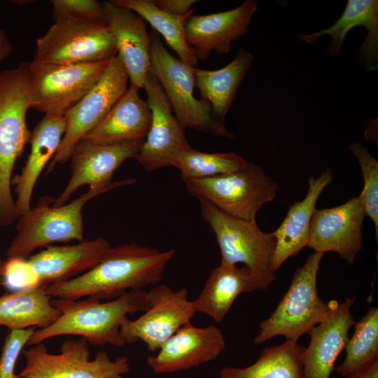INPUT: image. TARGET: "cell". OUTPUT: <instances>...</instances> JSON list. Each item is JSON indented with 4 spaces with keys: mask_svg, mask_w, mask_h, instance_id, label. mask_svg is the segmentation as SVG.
<instances>
[{
    "mask_svg": "<svg viewBox=\"0 0 378 378\" xmlns=\"http://www.w3.org/2000/svg\"><path fill=\"white\" fill-rule=\"evenodd\" d=\"M174 252V249L160 251L135 243L112 247L90 270L52 283L45 290L51 298L111 300L130 290H144L159 283Z\"/></svg>",
    "mask_w": 378,
    "mask_h": 378,
    "instance_id": "cell-1",
    "label": "cell"
},
{
    "mask_svg": "<svg viewBox=\"0 0 378 378\" xmlns=\"http://www.w3.org/2000/svg\"><path fill=\"white\" fill-rule=\"evenodd\" d=\"M51 303L60 312L59 316L50 326L35 330L27 345L70 335L81 336L94 346L108 344L122 347L125 342L120 328L128 320L127 315L144 312L150 307L148 292L144 290H130L104 302L88 298L83 300L56 298Z\"/></svg>",
    "mask_w": 378,
    "mask_h": 378,
    "instance_id": "cell-2",
    "label": "cell"
},
{
    "mask_svg": "<svg viewBox=\"0 0 378 378\" xmlns=\"http://www.w3.org/2000/svg\"><path fill=\"white\" fill-rule=\"evenodd\" d=\"M29 108V63L0 71V226L18 217L11 192L12 173L31 140L27 124Z\"/></svg>",
    "mask_w": 378,
    "mask_h": 378,
    "instance_id": "cell-3",
    "label": "cell"
},
{
    "mask_svg": "<svg viewBox=\"0 0 378 378\" xmlns=\"http://www.w3.org/2000/svg\"><path fill=\"white\" fill-rule=\"evenodd\" d=\"M323 255L319 252L310 254L303 265L296 270L274 312L259 324V332L254 338L255 344H262L277 335L297 342L331 313L338 302H324L318 295L316 287Z\"/></svg>",
    "mask_w": 378,
    "mask_h": 378,
    "instance_id": "cell-4",
    "label": "cell"
},
{
    "mask_svg": "<svg viewBox=\"0 0 378 378\" xmlns=\"http://www.w3.org/2000/svg\"><path fill=\"white\" fill-rule=\"evenodd\" d=\"M108 190L89 187L79 197L61 206L53 205L56 198H40L34 208L17 219V232L6 251L7 258L27 259L36 248L55 242L83 241V208L90 200Z\"/></svg>",
    "mask_w": 378,
    "mask_h": 378,
    "instance_id": "cell-5",
    "label": "cell"
},
{
    "mask_svg": "<svg viewBox=\"0 0 378 378\" xmlns=\"http://www.w3.org/2000/svg\"><path fill=\"white\" fill-rule=\"evenodd\" d=\"M200 212L216 236L221 260L243 263L255 277L259 290L267 289L276 279L272 262L276 237L272 232L260 229L256 220L238 218L199 200Z\"/></svg>",
    "mask_w": 378,
    "mask_h": 378,
    "instance_id": "cell-6",
    "label": "cell"
},
{
    "mask_svg": "<svg viewBox=\"0 0 378 378\" xmlns=\"http://www.w3.org/2000/svg\"><path fill=\"white\" fill-rule=\"evenodd\" d=\"M117 49L107 24L95 20L58 18L36 43L31 62L74 64L110 61Z\"/></svg>",
    "mask_w": 378,
    "mask_h": 378,
    "instance_id": "cell-7",
    "label": "cell"
},
{
    "mask_svg": "<svg viewBox=\"0 0 378 378\" xmlns=\"http://www.w3.org/2000/svg\"><path fill=\"white\" fill-rule=\"evenodd\" d=\"M151 71L161 85L174 115L184 127L232 139L234 135L213 115L210 106L194 96L193 69L166 49L159 34L150 32ZM196 68V67H195Z\"/></svg>",
    "mask_w": 378,
    "mask_h": 378,
    "instance_id": "cell-8",
    "label": "cell"
},
{
    "mask_svg": "<svg viewBox=\"0 0 378 378\" xmlns=\"http://www.w3.org/2000/svg\"><path fill=\"white\" fill-rule=\"evenodd\" d=\"M187 190L223 212L248 220L272 201L278 190L276 183L262 168L248 162L238 171L209 178L183 180Z\"/></svg>",
    "mask_w": 378,
    "mask_h": 378,
    "instance_id": "cell-9",
    "label": "cell"
},
{
    "mask_svg": "<svg viewBox=\"0 0 378 378\" xmlns=\"http://www.w3.org/2000/svg\"><path fill=\"white\" fill-rule=\"evenodd\" d=\"M25 366L16 378H126L130 370L129 357L111 360L106 351L90 360L88 342L84 338L63 342L60 353L52 354L42 344L22 351Z\"/></svg>",
    "mask_w": 378,
    "mask_h": 378,
    "instance_id": "cell-10",
    "label": "cell"
},
{
    "mask_svg": "<svg viewBox=\"0 0 378 378\" xmlns=\"http://www.w3.org/2000/svg\"><path fill=\"white\" fill-rule=\"evenodd\" d=\"M110 61L65 65L29 62L31 108L64 117L95 86Z\"/></svg>",
    "mask_w": 378,
    "mask_h": 378,
    "instance_id": "cell-11",
    "label": "cell"
},
{
    "mask_svg": "<svg viewBox=\"0 0 378 378\" xmlns=\"http://www.w3.org/2000/svg\"><path fill=\"white\" fill-rule=\"evenodd\" d=\"M126 70L116 55L95 86L65 115L66 130L57 153L46 166V175L67 162L76 145L108 113L127 90Z\"/></svg>",
    "mask_w": 378,
    "mask_h": 378,
    "instance_id": "cell-12",
    "label": "cell"
},
{
    "mask_svg": "<svg viewBox=\"0 0 378 378\" xmlns=\"http://www.w3.org/2000/svg\"><path fill=\"white\" fill-rule=\"evenodd\" d=\"M188 292L183 288L174 291L159 284L148 292L149 308L135 320L128 319L120 328L125 344L144 342L151 352L159 350L180 328L190 321L195 312Z\"/></svg>",
    "mask_w": 378,
    "mask_h": 378,
    "instance_id": "cell-13",
    "label": "cell"
},
{
    "mask_svg": "<svg viewBox=\"0 0 378 378\" xmlns=\"http://www.w3.org/2000/svg\"><path fill=\"white\" fill-rule=\"evenodd\" d=\"M141 143L132 142L116 145L99 144L80 141L74 147L71 160V176L54 206H61L70 199L80 186L113 188L131 185L132 178L112 181L115 170L125 160L136 158Z\"/></svg>",
    "mask_w": 378,
    "mask_h": 378,
    "instance_id": "cell-14",
    "label": "cell"
},
{
    "mask_svg": "<svg viewBox=\"0 0 378 378\" xmlns=\"http://www.w3.org/2000/svg\"><path fill=\"white\" fill-rule=\"evenodd\" d=\"M143 88L151 111V122L135 159L148 172L173 167L175 155L190 146L185 128L173 114L169 102L152 71Z\"/></svg>",
    "mask_w": 378,
    "mask_h": 378,
    "instance_id": "cell-15",
    "label": "cell"
},
{
    "mask_svg": "<svg viewBox=\"0 0 378 378\" xmlns=\"http://www.w3.org/2000/svg\"><path fill=\"white\" fill-rule=\"evenodd\" d=\"M365 216L359 195L337 206L316 209L310 223L307 246L314 252L337 253L352 264L363 248Z\"/></svg>",
    "mask_w": 378,
    "mask_h": 378,
    "instance_id": "cell-16",
    "label": "cell"
},
{
    "mask_svg": "<svg viewBox=\"0 0 378 378\" xmlns=\"http://www.w3.org/2000/svg\"><path fill=\"white\" fill-rule=\"evenodd\" d=\"M258 5L257 0H246L230 10L191 15L185 27L186 38L197 59L206 60L213 51L227 54L232 41L248 31Z\"/></svg>",
    "mask_w": 378,
    "mask_h": 378,
    "instance_id": "cell-17",
    "label": "cell"
},
{
    "mask_svg": "<svg viewBox=\"0 0 378 378\" xmlns=\"http://www.w3.org/2000/svg\"><path fill=\"white\" fill-rule=\"evenodd\" d=\"M225 340L215 326L195 327L186 323L169 337L155 356L147 358L156 374L187 370L216 358L225 349Z\"/></svg>",
    "mask_w": 378,
    "mask_h": 378,
    "instance_id": "cell-18",
    "label": "cell"
},
{
    "mask_svg": "<svg viewBox=\"0 0 378 378\" xmlns=\"http://www.w3.org/2000/svg\"><path fill=\"white\" fill-rule=\"evenodd\" d=\"M103 7L106 24L130 85L143 88L151 71V38L146 22L134 11L113 1L103 2Z\"/></svg>",
    "mask_w": 378,
    "mask_h": 378,
    "instance_id": "cell-19",
    "label": "cell"
},
{
    "mask_svg": "<svg viewBox=\"0 0 378 378\" xmlns=\"http://www.w3.org/2000/svg\"><path fill=\"white\" fill-rule=\"evenodd\" d=\"M356 297L337 302L331 313L312 328L308 335L310 342L302 355L304 378H330L335 360L345 349L349 330L355 321L351 307Z\"/></svg>",
    "mask_w": 378,
    "mask_h": 378,
    "instance_id": "cell-20",
    "label": "cell"
},
{
    "mask_svg": "<svg viewBox=\"0 0 378 378\" xmlns=\"http://www.w3.org/2000/svg\"><path fill=\"white\" fill-rule=\"evenodd\" d=\"M112 248L103 237L80 241L74 245L47 246L29 256L31 267L38 276L39 287L71 279L97 265Z\"/></svg>",
    "mask_w": 378,
    "mask_h": 378,
    "instance_id": "cell-21",
    "label": "cell"
},
{
    "mask_svg": "<svg viewBox=\"0 0 378 378\" xmlns=\"http://www.w3.org/2000/svg\"><path fill=\"white\" fill-rule=\"evenodd\" d=\"M139 90L130 85L104 118L81 140L107 145L142 143L150 129L151 111L146 100L140 97Z\"/></svg>",
    "mask_w": 378,
    "mask_h": 378,
    "instance_id": "cell-22",
    "label": "cell"
},
{
    "mask_svg": "<svg viewBox=\"0 0 378 378\" xmlns=\"http://www.w3.org/2000/svg\"><path fill=\"white\" fill-rule=\"evenodd\" d=\"M66 130L64 117L45 115L31 131V150L21 174L12 178L19 216L27 212L36 181L57 151Z\"/></svg>",
    "mask_w": 378,
    "mask_h": 378,
    "instance_id": "cell-23",
    "label": "cell"
},
{
    "mask_svg": "<svg viewBox=\"0 0 378 378\" xmlns=\"http://www.w3.org/2000/svg\"><path fill=\"white\" fill-rule=\"evenodd\" d=\"M333 178V171L330 168L323 171L316 178L311 176L308 179L305 197L290 206L286 217L273 232L276 241L272 262L273 272L278 270L288 258L307 246L310 223L316 202Z\"/></svg>",
    "mask_w": 378,
    "mask_h": 378,
    "instance_id": "cell-24",
    "label": "cell"
},
{
    "mask_svg": "<svg viewBox=\"0 0 378 378\" xmlns=\"http://www.w3.org/2000/svg\"><path fill=\"white\" fill-rule=\"evenodd\" d=\"M359 26L365 27L368 31V36L358 50L359 59L369 69H374L378 52L377 0H348L343 13L335 24L319 31L301 34L299 38L313 44L322 36L330 35L331 41L328 53L335 57L340 55L349 31Z\"/></svg>",
    "mask_w": 378,
    "mask_h": 378,
    "instance_id": "cell-25",
    "label": "cell"
},
{
    "mask_svg": "<svg viewBox=\"0 0 378 378\" xmlns=\"http://www.w3.org/2000/svg\"><path fill=\"white\" fill-rule=\"evenodd\" d=\"M257 290V280L248 267L221 260L211 271L201 293L192 301L193 308L195 313L220 322L240 294Z\"/></svg>",
    "mask_w": 378,
    "mask_h": 378,
    "instance_id": "cell-26",
    "label": "cell"
},
{
    "mask_svg": "<svg viewBox=\"0 0 378 378\" xmlns=\"http://www.w3.org/2000/svg\"><path fill=\"white\" fill-rule=\"evenodd\" d=\"M253 61V56L250 52L240 49L234 58L221 69L194 68L195 88L199 90L202 99L210 106L214 116L221 123L225 124V117Z\"/></svg>",
    "mask_w": 378,
    "mask_h": 378,
    "instance_id": "cell-27",
    "label": "cell"
},
{
    "mask_svg": "<svg viewBox=\"0 0 378 378\" xmlns=\"http://www.w3.org/2000/svg\"><path fill=\"white\" fill-rule=\"evenodd\" d=\"M44 287L6 293L0 296V326L12 330L46 328L60 315Z\"/></svg>",
    "mask_w": 378,
    "mask_h": 378,
    "instance_id": "cell-28",
    "label": "cell"
},
{
    "mask_svg": "<svg viewBox=\"0 0 378 378\" xmlns=\"http://www.w3.org/2000/svg\"><path fill=\"white\" fill-rule=\"evenodd\" d=\"M304 347L287 340L265 348L256 361L244 368L226 366L220 378H304L302 355Z\"/></svg>",
    "mask_w": 378,
    "mask_h": 378,
    "instance_id": "cell-29",
    "label": "cell"
},
{
    "mask_svg": "<svg viewBox=\"0 0 378 378\" xmlns=\"http://www.w3.org/2000/svg\"><path fill=\"white\" fill-rule=\"evenodd\" d=\"M113 1L130 9L148 22L186 66L197 67L198 59L188 45L185 33L186 24L195 12L194 8L183 15H174L160 10L154 5L153 0Z\"/></svg>",
    "mask_w": 378,
    "mask_h": 378,
    "instance_id": "cell-30",
    "label": "cell"
},
{
    "mask_svg": "<svg viewBox=\"0 0 378 378\" xmlns=\"http://www.w3.org/2000/svg\"><path fill=\"white\" fill-rule=\"evenodd\" d=\"M248 162L233 153H205L190 146L174 157L173 167L179 169L183 180L204 178L236 172Z\"/></svg>",
    "mask_w": 378,
    "mask_h": 378,
    "instance_id": "cell-31",
    "label": "cell"
},
{
    "mask_svg": "<svg viewBox=\"0 0 378 378\" xmlns=\"http://www.w3.org/2000/svg\"><path fill=\"white\" fill-rule=\"evenodd\" d=\"M354 326L345 346V358L336 368L344 377L378 358V308L371 307Z\"/></svg>",
    "mask_w": 378,
    "mask_h": 378,
    "instance_id": "cell-32",
    "label": "cell"
},
{
    "mask_svg": "<svg viewBox=\"0 0 378 378\" xmlns=\"http://www.w3.org/2000/svg\"><path fill=\"white\" fill-rule=\"evenodd\" d=\"M349 149L357 158L363 178L359 195L367 216L370 217L378 238V162L360 143H351Z\"/></svg>",
    "mask_w": 378,
    "mask_h": 378,
    "instance_id": "cell-33",
    "label": "cell"
},
{
    "mask_svg": "<svg viewBox=\"0 0 378 378\" xmlns=\"http://www.w3.org/2000/svg\"><path fill=\"white\" fill-rule=\"evenodd\" d=\"M52 17L72 18L105 22L103 3L96 0H52Z\"/></svg>",
    "mask_w": 378,
    "mask_h": 378,
    "instance_id": "cell-34",
    "label": "cell"
},
{
    "mask_svg": "<svg viewBox=\"0 0 378 378\" xmlns=\"http://www.w3.org/2000/svg\"><path fill=\"white\" fill-rule=\"evenodd\" d=\"M0 278L7 288L15 291L39 287L38 276L27 259L7 258L3 264Z\"/></svg>",
    "mask_w": 378,
    "mask_h": 378,
    "instance_id": "cell-35",
    "label": "cell"
},
{
    "mask_svg": "<svg viewBox=\"0 0 378 378\" xmlns=\"http://www.w3.org/2000/svg\"><path fill=\"white\" fill-rule=\"evenodd\" d=\"M35 330L32 327L10 330L0 355V378H16L15 368L17 360Z\"/></svg>",
    "mask_w": 378,
    "mask_h": 378,
    "instance_id": "cell-36",
    "label": "cell"
},
{
    "mask_svg": "<svg viewBox=\"0 0 378 378\" xmlns=\"http://www.w3.org/2000/svg\"><path fill=\"white\" fill-rule=\"evenodd\" d=\"M160 10L174 15H183L189 13L197 0H153Z\"/></svg>",
    "mask_w": 378,
    "mask_h": 378,
    "instance_id": "cell-37",
    "label": "cell"
},
{
    "mask_svg": "<svg viewBox=\"0 0 378 378\" xmlns=\"http://www.w3.org/2000/svg\"><path fill=\"white\" fill-rule=\"evenodd\" d=\"M346 378H378V358L349 374Z\"/></svg>",
    "mask_w": 378,
    "mask_h": 378,
    "instance_id": "cell-38",
    "label": "cell"
},
{
    "mask_svg": "<svg viewBox=\"0 0 378 378\" xmlns=\"http://www.w3.org/2000/svg\"><path fill=\"white\" fill-rule=\"evenodd\" d=\"M13 47L9 36L0 27V63L7 59L13 52Z\"/></svg>",
    "mask_w": 378,
    "mask_h": 378,
    "instance_id": "cell-39",
    "label": "cell"
},
{
    "mask_svg": "<svg viewBox=\"0 0 378 378\" xmlns=\"http://www.w3.org/2000/svg\"><path fill=\"white\" fill-rule=\"evenodd\" d=\"M3 264H4V262L2 261L1 258H0V276H1V273Z\"/></svg>",
    "mask_w": 378,
    "mask_h": 378,
    "instance_id": "cell-40",
    "label": "cell"
}]
</instances>
